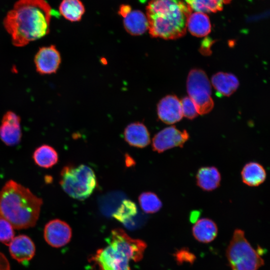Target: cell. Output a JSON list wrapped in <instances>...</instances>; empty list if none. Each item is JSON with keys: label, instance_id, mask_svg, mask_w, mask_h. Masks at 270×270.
Returning a JSON list of instances; mask_svg holds the SVG:
<instances>
[{"label": "cell", "instance_id": "6da1fadb", "mask_svg": "<svg viewBox=\"0 0 270 270\" xmlns=\"http://www.w3.org/2000/svg\"><path fill=\"white\" fill-rule=\"evenodd\" d=\"M51 17L52 8L46 0H18L3 24L13 44L22 47L48 33Z\"/></svg>", "mask_w": 270, "mask_h": 270}, {"label": "cell", "instance_id": "7a4b0ae2", "mask_svg": "<svg viewBox=\"0 0 270 270\" xmlns=\"http://www.w3.org/2000/svg\"><path fill=\"white\" fill-rule=\"evenodd\" d=\"M42 200L30 189L16 181H7L0 190V218L17 230L26 229L36 224Z\"/></svg>", "mask_w": 270, "mask_h": 270}, {"label": "cell", "instance_id": "3957f363", "mask_svg": "<svg viewBox=\"0 0 270 270\" xmlns=\"http://www.w3.org/2000/svg\"><path fill=\"white\" fill-rule=\"evenodd\" d=\"M146 10L151 37L176 40L185 35L192 10L182 0H150Z\"/></svg>", "mask_w": 270, "mask_h": 270}, {"label": "cell", "instance_id": "277c9868", "mask_svg": "<svg viewBox=\"0 0 270 270\" xmlns=\"http://www.w3.org/2000/svg\"><path fill=\"white\" fill-rule=\"evenodd\" d=\"M59 183L66 194L79 200L88 198L97 186L94 170L84 164L64 166L60 173Z\"/></svg>", "mask_w": 270, "mask_h": 270}, {"label": "cell", "instance_id": "5b68a950", "mask_svg": "<svg viewBox=\"0 0 270 270\" xmlns=\"http://www.w3.org/2000/svg\"><path fill=\"white\" fill-rule=\"evenodd\" d=\"M232 270H258L264 261L246 238L244 232L237 228L234 232L226 250Z\"/></svg>", "mask_w": 270, "mask_h": 270}, {"label": "cell", "instance_id": "8992f818", "mask_svg": "<svg viewBox=\"0 0 270 270\" xmlns=\"http://www.w3.org/2000/svg\"><path fill=\"white\" fill-rule=\"evenodd\" d=\"M186 89L198 114H205L212 110L214 103L212 98L211 84L203 70L194 68L190 70L187 78Z\"/></svg>", "mask_w": 270, "mask_h": 270}, {"label": "cell", "instance_id": "52a82bcc", "mask_svg": "<svg viewBox=\"0 0 270 270\" xmlns=\"http://www.w3.org/2000/svg\"><path fill=\"white\" fill-rule=\"evenodd\" d=\"M108 245L122 252L130 260L136 262L142 259L146 247L145 242L132 238L120 228L112 231Z\"/></svg>", "mask_w": 270, "mask_h": 270}, {"label": "cell", "instance_id": "ba28073f", "mask_svg": "<svg viewBox=\"0 0 270 270\" xmlns=\"http://www.w3.org/2000/svg\"><path fill=\"white\" fill-rule=\"evenodd\" d=\"M186 130H180L175 126L166 127L158 132L153 138L152 150L162 153L175 147H182L189 139Z\"/></svg>", "mask_w": 270, "mask_h": 270}, {"label": "cell", "instance_id": "9c48e42d", "mask_svg": "<svg viewBox=\"0 0 270 270\" xmlns=\"http://www.w3.org/2000/svg\"><path fill=\"white\" fill-rule=\"evenodd\" d=\"M92 259L100 270H130V260L109 245L98 250Z\"/></svg>", "mask_w": 270, "mask_h": 270}, {"label": "cell", "instance_id": "30bf717a", "mask_svg": "<svg viewBox=\"0 0 270 270\" xmlns=\"http://www.w3.org/2000/svg\"><path fill=\"white\" fill-rule=\"evenodd\" d=\"M72 230L70 225L60 219L48 222L44 229V238L50 246L59 248L67 244L70 240Z\"/></svg>", "mask_w": 270, "mask_h": 270}, {"label": "cell", "instance_id": "8fae6325", "mask_svg": "<svg viewBox=\"0 0 270 270\" xmlns=\"http://www.w3.org/2000/svg\"><path fill=\"white\" fill-rule=\"evenodd\" d=\"M34 62L38 74H50L58 70L61 56L56 46L50 45L40 48L35 55Z\"/></svg>", "mask_w": 270, "mask_h": 270}, {"label": "cell", "instance_id": "7c38bea8", "mask_svg": "<svg viewBox=\"0 0 270 270\" xmlns=\"http://www.w3.org/2000/svg\"><path fill=\"white\" fill-rule=\"evenodd\" d=\"M22 136L20 117L12 111L2 116L0 125V139L7 146H14L21 140Z\"/></svg>", "mask_w": 270, "mask_h": 270}, {"label": "cell", "instance_id": "4fadbf2b", "mask_svg": "<svg viewBox=\"0 0 270 270\" xmlns=\"http://www.w3.org/2000/svg\"><path fill=\"white\" fill-rule=\"evenodd\" d=\"M8 246L12 258L19 263H26L34 257L36 248L32 239L27 235L15 236Z\"/></svg>", "mask_w": 270, "mask_h": 270}, {"label": "cell", "instance_id": "5bb4252c", "mask_svg": "<svg viewBox=\"0 0 270 270\" xmlns=\"http://www.w3.org/2000/svg\"><path fill=\"white\" fill-rule=\"evenodd\" d=\"M157 114L159 119L166 124L180 121L183 116L180 101L174 95L164 96L158 104Z\"/></svg>", "mask_w": 270, "mask_h": 270}, {"label": "cell", "instance_id": "9a60e30c", "mask_svg": "<svg viewBox=\"0 0 270 270\" xmlns=\"http://www.w3.org/2000/svg\"><path fill=\"white\" fill-rule=\"evenodd\" d=\"M124 134L126 142L134 147L144 148L150 142V133L147 128L140 122H132L128 124Z\"/></svg>", "mask_w": 270, "mask_h": 270}, {"label": "cell", "instance_id": "2e32d148", "mask_svg": "<svg viewBox=\"0 0 270 270\" xmlns=\"http://www.w3.org/2000/svg\"><path fill=\"white\" fill-rule=\"evenodd\" d=\"M196 183L202 190L210 192L216 189L221 182V175L218 169L214 166L200 168L196 174Z\"/></svg>", "mask_w": 270, "mask_h": 270}, {"label": "cell", "instance_id": "e0dca14e", "mask_svg": "<svg viewBox=\"0 0 270 270\" xmlns=\"http://www.w3.org/2000/svg\"><path fill=\"white\" fill-rule=\"evenodd\" d=\"M218 228L216 222L208 218L198 220L192 227V234L194 238L202 243H209L216 237Z\"/></svg>", "mask_w": 270, "mask_h": 270}, {"label": "cell", "instance_id": "ac0fdd59", "mask_svg": "<svg viewBox=\"0 0 270 270\" xmlns=\"http://www.w3.org/2000/svg\"><path fill=\"white\" fill-rule=\"evenodd\" d=\"M211 80L218 94L224 96H231L239 86L238 78L230 73L218 72L212 76Z\"/></svg>", "mask_w": 270, "mask_h": 270}, {"label": "cell", "instance_id": "d6986e66", "mask_svg": "<svg viewBox=\"0 0 270 270\" xmlns=\"http://www.w3.org/2000/svg\"><path fill=\"white\" fill-rule=\"evenodd\" d=\"M242 182L250 186H258L262 184L266 178L264 167L260 163L251 162L246 164L241 171Z\"/></svg>", "mask_w": 270, "mask_h": 270}, {"label": "cell", "instance_id": "ffe728a7", "mask_svg": "<svg viewBox=\"0 0 270 270\" xmlns=\"http://www.w3.org/2000/svg\"><path fill=\"white\" fill-rule=\"evenodd\" d=\"M126 30L132 36H140L148 30V22L146 14L141 10H135L123 20Z\"/></svg>", "mask_w": 270, "mask_h": 270}, {"label": "cell", "instance_id": "44dd1931", "mask_svg": "<svg viewBox=\"0 0 270 270\" xmlns=\"http://www.w3.org/2000/svg\"><path fill=\"white\" fill-rule=\"evenodd\" d=\"M186 27L192 35L204 37L210 32L212 26L210 18L206 14L194 12L189 16Z\"/></svg>", "mask_w": 270, "mask_h": 270}, {"label": "cell", "instance_id": "7402d4cb", "mask_svg": "<svg viewBox=\"0 0 270 270\" xmlns=\"http://www.w3.org/2000/svg\"><path fill=\"white\" fill-rule=\"evenodd\" d=\"M32 157L38 166L44 168H52L58 160L57 152L53 147L48 144H42L38 147Z\"/></svg>", "mask_w": 270, "mask_h": 270}, {"label": "cell", "instance_id": "603a6c76", "mask_svg": "<svg viewBox=\"0 0 270 270\" xmlns=\"http://www.w3.org/2000/svg\"><path fill=\"white\" fill-rule=\"evenodd\" d=\"M60 14L71 22H79L85 12L84 6L80 0H62L59 6Z\"/></svg>", "mask_w": 270, "mask_h": 270}, {"label": "cell", "instance_id": "cb8c5ba5", "mask_svg": "<svg viewBox=\"0 0 270 270\" xmlns=\"http://www.w3.org/2000/svg\"><path fill=\"white\" fill-rule=\"evenodd\" d=\"M186 4L195 12H216L222 10L224 4L231 0H185Z\"/></svg>", "mask_w": 270, "mask_h": 270}, {"label": "cell", "instance_id": "d4e9b609", "mask_svg": "<svg viewBox=\"0 0 270 270\" xmlns=\"http://www.w3.org/2000/svg\"><path fill=\"white\" fill-rule=\"evenodd\" d=\"M137 213L136 204L131 200H124L112 216L118 222L126 224L132 220Z\"/></svg>", "mask_w": 270, "mask_h": 270}, {"label": "cell", "instance_id": "484cf974", "mask_svg": "<svg viewBox=\"0 0 270 270\" xmlns=\"http://www.w3.org/2000/svg\"><path fill=\"white\" fill-rule=\"evenodd\" d=\"M138 202L142 210L146 214H154L159 211L162 202L158 196L152 192H142L138 196Z\"/></svg>", "mask_w": 270, "mask_h": 270}, {"label": "cell", "instance_id": "4316f807", "mask_svg": "<svg viewBox=\"0 0 270 270\" xmlns=\"http://www.w3.org/2000/svg\"><path fill=\"white\" fill-rule=\"evenodd\" d=\"M14 229L9 222L0 218V242L8 246L15 236Z\"/></svg>", "mask_w": 270, "mask_h": 270}, {"label": "cell", "instance_id": "83f0119b", "mask_svg": "<svg viewBox=\"0 0 270 270\" xmlns=\"http://www.w3.org/2000/svg\"><path fill=\"white\" fill-rule=\"evenodd\" d=\"M182 116L192 120L198 116L195 104L188 96H185L180 101Z\"/></svg>", "mask_w": 270, "mask_h": 270}, {"label": "cell", "instance_id": "f1b7e54d", "mask_svg": "<svg viewBox=\"0 0 270 270\" xmlns=\"http://www.w3.org/2000/svg\"><path fill=\"white\" fill-rule=\"evenodd\" d=\"M174 256L178 264L184 262L192 264L196 259L195 255L186 248L178 250L174 253Z\"/></svg>", "mask_w": 270, "mask_h": 270}, {"label": "cell", "instance_id": "f546056e", "mask_svg": "<svg viewBox=\"0 0 270 270\" xmlns=\"http://www.w3.org/2000/svg\"><path fill=\"white\" fill-rule=\"evenodd\" d=\"M132 10V7L128 4H121L118 9V15L124 18Z\"/></svg>", "mask_w": 270, "mask_h": 270}, {"label": "cell", "instance_id": "4dcf8cb0", "mask_svg": "<svg viewBox=\"0 0 270 270\" xmlns=\"http://www.w3.org/2000/svg\"><path fill=\"white\" fill-rule=\"evenodd\" d=\"M0 270H10L9 261L6 256L0 252Z\"/></svg>", "mask_w": 270, "mask_h": 270}, {"label": "cell", "instance_id": "1f68e13d", "mask_svg": "<svg viewBox=\"0 0 270 270\" xmlns=\"http://www.w3.org/2000/svg\"><path fill=\"white\" fill-rule=\"evenodd\" d=\"M198 212L194 211L190 214V220H192V222H195L198 220L197 218H198Z\"/></svg>", "mask_w": 270, "mask_h": 270}]
</instances>
